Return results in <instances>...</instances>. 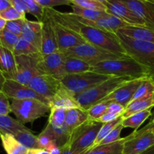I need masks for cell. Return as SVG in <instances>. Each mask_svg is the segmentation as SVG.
<instances>
[{"mask_svg": "<svg viewBox=\"0 0 154 154\" xmlns=\"http://www.w3.org/2000/svg\"><path fill=\"white\" fill-rule=\"evenodd\" d=\"M145 23L146 26L154 29V3L139 0H120Z\"/></svg>", "mask_w": 154, "mask_h": 154, "instance_id": "17", "label": "cell"}, {"mask_svg": "<svg viewBox=\"0 0 154 154\" xmlns=\"http://www.w3.org/2000/svg\"><path fill=\"white\" fill-rule=\"evenodd\" d=\"M103 124L99 120L90 118L74 129L68 142L70 150L74 152L83 153L91 148Z\"/></svg>", "mask_w": 154, "mask_h": 154, "instance_id": "4", "label": "cell"}, {"mask_svg": "<svg viewBox=\"0 0 154 154\" xmlns=\"http://www.w3.org/2000/svg\"><path fill=\"white\" fill-rule=\"evenodd\" d=\"M41 57L42 53L32 55L15 56L17 73L14 81L28 85L33 77L44 75L41 66Z\"/></svg>", "mask_w": 154, "mask_h": 154, "instance_id": "9", "label": "cell"}, {"mask_svg": "<svg viewBox=\"0 0 154 154\" xmlns=\"http://www.w3.org/2000/svg\"><path fill=\"white\" fill-rule=\"evenodd\" d=\"M66 111L67 110L63 108H57V107L51 108L48 123L54 128H59V129L66 126Z\"/></svg>", "mask_w": 154, "mask_h": 154, "instance_id": "31", "label": "cell"}, {"mask_svg": "<svg viewBox=\"0 0 154 154\" xmlns=\"http://www.w3.org/2000/svg\"><path fill=\"white\" fill-rule=\"evenodd\" d=\"M141 154H154V144L150 147H149L145 151L143 152Z\"/></svg>", "mask_w": 154, "mask_h": 154, "instance_id": "56", "label": "cell"}, {"mask_svg": "<svg viewBox=\"0 0 154 154\" xmlns=\"http://www.w3.org/2000/svg\"><path fill=\"white\" fill-rule=\"evenodd\" d=\"M90 119L88 113L81 108H75L66 111V124L69 132L71 133L81 124Z\"/></svg>", "mask_w": 154, "mask_h": 154, "instance_id": "23", "label": "cell"}, {"mask_svg": "<svg viewBox=\"0 0 154 154\" xmlns=\"http://www.w3.org/2000/svg\"><path fill=\"white\" fill-rule=\"evenodd\" d=\"M62 147H59L57 146H54L52 148L48 150L50 154H61L62 153Z\"/></svg>", "mask_w": 154, "mask_h": 154, "instance_id": "52", "label": "cell"}, {"mask_svg": "<svg viewBox=\"0 0 154 154\" xmlns=\"http://www.w3.org/2000/svg\"><path fill=\"white\" fill-rule=\"evenodd\" d=\"M63 108L65 109L80 108L76 98L62 84L51 102V108Z\"/></svg>", "mask_w": 154, "mask_h": 154, "instance_id": "20", "label": "cell"}, {"mask_svg": "<svg viewBox=\"0 0 154 154\" xmlns=\"http://www.w3.org/2000/svg\"><path fill=\"white\" fill-rule=\"evenodd\" d=\"M96 1H97V2H102V3H103L104 5H105V3L111 1V0H96Z\"/></svg>", "mask_w": 154, "mask_h": 154, "instance_id": "57", "label": "cell"}, {"mask_svg": "<svg viewBox=\"0 0 154 154\" xmlns=\"http://www.w3.org/2000/svg\"><path fill=\"white\" fill-rule=\"evenodd\" d=\"M26 154H50L48 150L45 149H29Z\"/></svg>", "mask_w": 154, "mask_h": 154, "instance_id": "50", "label": "cell"}, {"mask_svg": "<svg viewBox=\"0 0 154 154\" xmlns=\"http://www.w3.org/2000/svg\"><path fill=\"white\" fill-rule=\"evenodd\" d=\"M142 129H144V130H150V132H151L154 135V124L153 125L147 124L144 128H142Z\"/></svg>", "mask_w": 154, "mask_h": 154, "instance_id": "55", "label": "cell"}, {"mask_svg": "<svg viewBox=\"0 0 154 154\" xmlns=\"http://www.w3.org/2000/svg\"><path fill=\"white\" fill-rule=\"evenodd\" d=\"M27 130L29 129L9 115L0 114V134H11L14 135L21 131Z\"/></svg>", "mask_w": 154, "mask_h": 154, "instance_id": "28", "label": "cell"}, {"mask_svg": "<svg viewBox=\"0 0 154 154\" xmlns=\"http://www.w3.org/2000/svg\"><path fill=\"white\" fill-rule=\"evenodd\" d=\"M44 8H54L60 5H72V2L69 0H35Z\"/></svg>", "mask_w": 154, "mask_h": 154, "instance_id": "44", "label": "cell"}, {"mask_svg": "<svg viewBox=\"0 0 154 154\" xmlns=\"http://www.w3.org/2000/svg\"><path fill=\"white\" fill-rule=\"evenodd\" d=\"M0 17H2L3 19L5 20L6 21H11V20H15L22 19V18H26V15L23 14L20 11H18L14 7L11 6L5 11L2 12L0 14Z\"/></svg>", "mask_w": 154, "mask_h": 154, "instance_id": "43", "label": "cell"}, {"mask_svg": "<svg viewBox=\"0 0 154 154\" xmlns=\"http://www.w3.org/2000/svg\"><path fill=\"white\" fill-rule=\"evenodd\" d=\"M120 117H121V115H117V114H111V113L107 112L106 114H104V115L98 120L102 122V123H108V122L114 121V120H115L116 119L119 118Z\"/></svg>", "mask_w": 154, "mask_h": 154, "instance_id": "48", "label": "cell"}, {"mask_svg": "<svg viewBox=\"0 0 154 154\" xmlns=\"http://www.w3.org/2000/svg\"><path fill=\"white\" fill-rule=\"evenodd\" d=\"M19 38V36L5 29L4 30L0 32V46L13 52Z\"/></svg>", "mask_w": 154, "mask_h": 154, "instance_id": "36", "label": "cell"}, {"mask_svg": "<svg viewBox=\"0 0 154 154\" xmlns=\"http://www.w3.org/2000/svg\"><path fill=\"white\" fill-rule=\"evenodd\" d=\"M11 5L8 0H0V14L10 8Z\"/></svg>", "mask_w": 154, "mask_h": 154, "instance_id": "49", "label": "cell"}, {"mask_svg": "<svg viewBox=\"0 0 154 154\" xmlns=\"http://www.w3.org/2000/svg\"><path fill=\"white\" fill-rule=\"evenodd\" d=\"M105 5L107 8L108 13L114 15L129 25L146 26L144 20L120 0H111L105 3Z\"/></svg>", "mask_w": 154, "mask_h": 154, "instance_id": "16", "label": "cell"}, {"mask_svg": "<svg viewBox=\"0 0 154 154\" xmlns=\"http://www.w3.org/2000/svg\"><path fill=\"white\" fill-rule=\"evenodd\" d=\"M109 103L105 102H101L92 106L90 109L87 110L89 117L92 120H98L107 113L108 107Z\"/></svg>", "mask_w": 154, "mask_h": 154, "instance_id": "40", "label": "cell"}, {"mask_svg": "<svg viewBox=\"0 0 154 154\" xmlns=\"http://www.w3.org/2000/svg\"><path fill=\"white\" fill-rule=\"evenodd\" d=\"M27 8V13L37 18L38 21L42 22L45 17V8L38 4L35 0H23Z\"/></svg>", "mask_w": 154, "mask_h": 154, "instance_id": "38", "label": "cell"}, {"mask_svg": "<svg viewBox=\"0 0 154 154\" xmlns=\"http://www.w3.org/2000/svg\"><path fill=\"white\" fill-rule=\"evenodd\" d=\"M14 136L22 145H23L28 150L29 149L41 148L38 136L32 134V132L30 130L21 131V132L15 134Z\"/></svg>", "mask_w": 154, "mask_h": 154, "instance_id": "30", "label": "cell"}, {"mask_svg": "<svg viewBox=\"0 0 154 154\" xmlns=\"http://www.w3.org/2000/svg\"><path fill=\"white\" fill-rule=\"evenodd\" d=\"M11 112V109L9 99L2 92H0V114L8 115Z\"/></svg>", "mask_w": 154, "mask_h": 154, "instance_id": "45", "label": "cell"}, {"mask_svg": "<svg viewBox=\"0 0 154 154\" xmlns=\"http://www.w3.org/2000/svg\"><path fill=\"white\" fill-rule=\"evenodd\" d=\"M6 23H7V21L0 17V32H2V30L5 29L6 26Z\"/></svg>", "mask_w": 154, "mask_h": 154, "instance_id": "54", "label": "cell"}, {"mask_svg": "<svg viewBox=\"0 0 154 154\" xmlns=\"http://www.w3.org/2000/svg\"><path fill=\"white\" fill-rule=\"evenodd\" d=\"M5 81H6L5 77L4 74H3V72H2V70L0 69V92H2V90L3 86H4V84L5 82Z\"/></svg>", "mask_w": 154, "mask_h": 154, "instance_id": "53", "label": "cell"}, {"mask_svg": "<svg viewBox=\"0 0 154 154\" xmlns=\"http://www.w3.org/2000/svg\"><path fill=\"white\" fill-rule=\"evenodd\" d=\"M121 123H119L111 132H110V133L108 134L106 137H105L104 139L99 143V145H104V144H111V143H114L115 142V141H117L118 140H120V138H120V134H121L122 130L123 129V126Z\"/></svg>", "mask_w": 154, "mask_h": 154, "instance_id": "41", "label": "cell"}, {"mask_svg": "<svg viewBox=\"0 0 154 154\" xmlns=\"http://www.w3.org/2000/svg\"><path fill=\"white\" fill-rule=\"evenodd\" d=\"M45 12L60 25L79 34L87 43L113 53L128 55L115 33L82 23L75 19L72 13H63L54 8H45Z\"/></svg>", "mask_w": 154, "mask_h": 154, "instance_id": "1", "label": "cell"}, {"mask_svg": "<svg viewBox=\"0 0 154 154\" xmlns=\"http://www.w3.org/2000/svg\"><path fill=\"white\" fill-rule=\"evenodd\" d=\"M153 93H154V80L152 78H146L136 90L132 101L145 97Z\"/></svg>", "mask_w": 154, "mask_h": 154, "instance_id": "35", "label": "cell"}, {"mask_svg": "<svg viewBox=\"0 0 154 154\" xmlns=\"http://www.w3.org/2000/svg\"><path fill=\"white\" fill-rule=\"evenodd\" d=\"M112 76L94 72H86L66 75L61 83L75 98L86 90L98 85Z\"/></svg>", "mask_w": 154, "mask_h": 154, "instance_id": "8", "label": "cell"}, {"mask_svg": "<svg viewBox=\"0 0 154 154\" xmlns=\"http://www.w3.org/2000/svg\"><path fill=\"white\" fill-rule=\"evenodd\" d=\"M26 18H22V19L15 20H11L7 21L5 26V29L8 30L11 32L14 33L16 35L20 37L21 32H22L23 26L24 22H25Z\"/></svg>", "mask_w": 154, "mask_h": 154, "instance_id": "42", "label": "cell"}, {"mask_svg": "<svg viewBox=\"0 0 154 154\" xmlns=\"http://www.w3.org/2000/svg\"><path fill=\"white\" fill-rule=\"evenodd\" d=\"M64 60V54L60 51L49 54H42L41 66L42 72L61 81L66 75Z\"/></svg>", "mask_w": 154, "mask_h": 154, "instance_id": "14", "label": "cell"}, {"mask_svg": "<svg viewBox=\"0 0 154 154\" xmlns=\"http://www.w3.org/2000/svg\"><path fill=\"white\" fill-rule=\"evenodd\" d=\"M72 8L73 12L72 13L78 16L81 17L84 19L89 20L96 21L100 18L103 17L108 14L106 11H100L91 10V9L84 8L79 7L78 5L72 4Z\"/></svg>", "mask_w": 154, "mask_h": 154, "instance_id": "33", "label": "cell"}, {"mask_svg": "<svg viewBox=\"0 0 154 154\" xmlns=\"http://www.w3.org/2000/svg\"><path fill=\"white\" fill-rule=\"evenodd\" d=\"M122 120H123V117L121 116V117L116 119V120H114V121L104 123L103 126H102V128H101L100 130H99L97 137H96V141H95L94 144H93V146L92 147H96V146L99 145V143L104 139V138L106 137L107 135L110 133V132H111V131H112L113 129H114V128L119 124V123H121Z\"/></svg>", "mask_w": 154, "mask_h": 154, "instance_id": "37", "label": "cell"}, {"mask_svg": "<svg viewBox=\"0 0 154 154\" xmlns=\"http://www.w3.org/2000/svg\"><path fill=\"white\" fill-rule=\"evenodd\" d=\"M61 85V81L51 75H35L29 82L28 86L35 93L51 102L53 97Z\"/></svg>", "mask_w": 154, "mask_h": 154, "instance_id": "12", "label": "cell"}, {"mask_svg": "<svg viewBox=\"0 0 154 154\" xmlns=\"http://www.w3.org/2000/svg\"><path fill=\"white\" fill-rule=\"evenodd\" d=\"M148 124H150V125H153L154 124V116H153V119H152L151 121H150V123H148Z\"/></svg>", "mask_w": 154, "mask_h": 154, "instance_id": "59", "label": "cell"}, {"mask_svg": "<svg viewBox=\"0 0 154 154\" xmlns=\"http://www.w3.org/2000/svg\"><path fill=\"white\" fill-rule=\"evenodd\" d=\"M144 79V78H139V79L127 81L125 84L117 87L114 91L110 93L101 102H108V103L115 102V103L120 104L126 108L132 100L135 92L138 90Z\"/></svg>", "mask_w": 154, "mask_h": 154, "instance_id": "13", "label": "cell"}, {"mask_svg": "<svg viewBox=\"0 0 154 154\" xmlns=\"http://www.w3.org/2000/svg\"><path fill=\"white\" fill-rule=\"evenodd\" d=\"M8 1L11 2V5L14 7L18 11L26 15V14L27 13V8L23 0H8Z\"/></svg>", "mask_w": 154, "mask_h": 154, "instance_id": "47", "label": "cell"}, {"mask_svg": "<svg viewBox=\"0 0 154 154\" xmlns=\"http://www.w3.org/2000/svg\"><path fill=\"white\" fill-rule=\"evenodd\" d=\"M51 19L52 20L53 26H54L56 38H57V45H58L59 51L60 52H64L65 51L75 48L78 45L87 43L79 34L60 25V23L54 21L51 17Z\"/></svg>", "mask_w": 154, "mask_h": 154, "instance_id": "15", "label": "cell"}, {"mask_svg": "<svg viewBox=\"0 0 154 154\" xmlns=\"http://www.w3.org/2000/svg\"><path fill=\"white\" fill-rule=\"evenodd\" d=\"M69 1H71V2H72V0H69Z\"/></svg>", "mask_w": 154, "mask_h": 154, "instance_id": "60", "label": "cell"}, {"mask_svg": "<svg viewBox=\"0 0 154 154\" xmlns=\"http://www.w3.org/2000/svg\"><path fill=\"white\" fill-rule=\"evenodd\" d=\"M62 53H63L65 56L81 59L91 65L92 66L107 60H119V59L129 57V56L128 55L113 53L108 50L89 43L78 45L75 48H71Z\"/></svg>", "mask_w": 154, "mask_h": 154, "instance_id": "7", "label": "cell"}, {"mask_svg": "<svg viewBox=\"0 0 154 154\" xmlns=\"http://www.w3.org/2000/svg\"><path fill=\"white\" fill-rule=\"evenodd\" d=\"M117 32L136 40L154 43V29L148 27L129 25L119 29Z\"/></svg>", "mask_w": 154, "mask_h": 154, "instance_id": "22", "label": "cell"}, {"mask_svg": "<svg viewBox=\"0 0 154 154\" xmlns=\"http://www.w3.org/2000/svg\"><path fill=\"white\" fill-rule=\"evenodd\" d=\"M72 4L84 8L107 12L106 6L103 3L99 2L96 0H72Z\"/></svg>", "mask_w": 154, "mask_h": 154, "instance_id": "39", "label": "cell"}, {"mask_svg": "<svg viewBox=\"0 0 154 154\" xmlns=\"http://www.w3.org/2000/svg\"><path fill=\"white\" fill-rule=\"evenodd\" d=\"M62 153L61 154H81L82 153H78V152H74V151H72V150H70V148H69V144H66V145L63 146V147H62Z\"/></svg>", "mask_w": 154, "mask_h": 154, "instance_id": "51", "label": "cell"}, {"mask_svg": "<svg viewBox=\"0 0 154 154\" xmlns=\"http://www.w3.org/2000/svg\"><path fill=\"white\" fill-rule=\"evenodd\" d=\"M11 113L22 124L33 123L51 111V106L36 99H11Z\"/></svg>", "mask_w": 154, "mask_h": 154, "instance_id": "6", "label": "cell"}, {"mask_svg": "<svg viewBox=\"0 0 154 154\" xmlns=\"http://www.w3.org/2000/svg\"><path fill=\"white\" fill-rule=\"evenodd\" d=\"M42 27L43 23L40 21H32L26 19L23 26L21 36L34 45L41 52L42 48Z\"/></svg>", "mask_w": 154, "mask_h": 154, "instance_id": "19", "label": "cell"}, {"mask_svg": "<svg viewBox=\"0 0 154 154\" xmlns=\"http://www.w3.org/2000/svg\"><path fill=\"white\" fill-rule=\"evenodd\" d=\"M38 53H41L38 49H37L34 45H32L26 39L23 38L22 37H20L13 51V54L14 56L32 55V54H38Z\"/></svg>", "mask_w": 154, "mask_h": 154, "instance_id": "34", "label": "cell"}, {"mask_svg": "<svg viewBox=\"0 0 154 154\" xmlns=\"http://www.w3.org/2000/svg\"><path fill=\"white\" fill-rule=\"evenodd\" d=\"M0 139L7 154H26L28 149L22 145L11 134H0Z\"/></svg>", "mask_w": 154, "mask_h": 154, "instance_id": "27", "label": "cell"}, {"mask_svg": "<svg viewBox=\"0 0 154 154\" xmlns=\"http://www.w3.org/2000/svg\"><path fill=\"white\" fill-rule=\"evenodd\" d=\"M125 141L126 137L121 138L117 141L111 144L92 147L81 154H123V144Z\"/></svg>", "mask_w": 154, "mask_h": 154, "instance_id": "26", "label": "cell"}, {"mask_svg": "<svg viewBox=\"0 0 154 154\" xmlns=\"http://www.w3.org/2000/svg\"><path fill=\"white\" fill-rule=\"evenodd\" d=\"M91 71L108 76L126 78L129 81L150 78L149 69L130 57L102 62L92 66Z\"/></svg>", "mask_w": 154, "mask_h": 154, "instance_id": "2", "label": "cell"}, {"mask_svg": "<svg viewBox=\"0 0 154 154\" xmlns=\"http://www.w3.org/2000/svg\"><path fill=\"white\" fill-rule=\"evenodd\" d=\"M3 93L8 99H36L51 106L48 99L38 94L28 85H24L14 80L6 79L3 86Z\"/></svg>", "mask_w": 154, "mask_h": 154, "instance_id": "11", "label": "cell"}, {"mask_svg": "<svg viewBox=\"0 0 154 154\" xmlns=\"http://www.w3.org/2000/svg\"><path fill=\"white\" fill-rule=\"evenodd\" d=\"M151 115L152 108H150L132 114L126 118H123L121 123L123 128H132L135 129V131H137L144 122Z\"/></svg>", "mask_w": 154, "mask_h": 154, "instance_id": "29", "label": "cell"}, {"mask_svg": "<svg viewBox=\"0 0 154 154\" xmlns=\"http://www.w3.org/2000/svg\"><path fill=\"white\" fill-rule=\"evenodd\" d=\"M128 55L149 69L154 80V43L136 40L121 33H116Z\"/></svg>", "mask_w": 154, "mask_h": 154, "instance_id": "3", "label": "cell"}, {"mask_svg": "<svg viewBox=\"0 0 154 154\" xmlns=\"http://www.w3.org/2000/svg\"><path fill=\"white\" fill-rule=\"evenodd\" d=\"M127 81H129V80L112 76L98 85L86 90L76 97L80 108L87 111Z\"/></svg>", "mask_w": 154, "mask_h": 154, "instance_id": "5", "label": "cell"}, {"mask_svg": "<svg viewBox=\"0 0 154 154\" xmlns=\"http://www.w3.org/2000/svg\"><path fill=\"white\" fill-rule=\"evenodd\" d=\"M154 144V135L150 130L134 131L126 137L123 154H141Z\"/></svg>", "mask_w": 154, "mask_h": 154, "instance_id": "10", "label": "cell"}, {"mask_svg": "<svg viewBox=\"0 0 154 154\" xmlns=\"http://www.w3.org/2000/svg\"><path fill=\"white\" fill-rule=\"evenodd\" d=\"M38 138L41 148L45 149L48 151L54 146H57L52 128L49 123L45 127V129L38 135Z\"/></svg>", "mask_w": 154, "mask_h": 154, "instance_id": "32", "label": "cell"}, {"mask_svg": "<svg viewBox=\"0 0 154 154\" xmlns=\"http://www.w3.org/2000/svg\"><path fill=\"white\" fill-rule=\"evenodd\" d=\"M154 107V93L150 94L145 97L132 101L125 108L123 112V118L129 117L134 114L144 111V110L153 108Z\"/></svg>", "mask_w": 154, "mask_h": 154, "instance_id": "24", "label": "cell"}, {"mask_svg": "<svg viewBox=\"0 0 154 154\" xmlns=\"http://www.w3.org/2000/svg\"><path fill=\"white\" fill-rule=\"evenodd\" d=\"M139 1H142V2H149L154 3V0H139Z\"/></svg>", "mask_w": 154, "mask_h": 154, "instance_id": "58", "label": "cell"}, {"mask_svg": "<svg viewBox=\"0 0 154 154\" xmlns=\"http://www.w3.org/2000/svg\"><path fill=\"white\" fill-rule=\"evenodd\" d=\"M124 111L125 107H123V105H120L118 103H115V102H111L108 105L107 112L122 116L123 112H124Z\"/></svg>", "mask_w": 154, "mask_h": 154, "instance_id": "46", "label": "cell"}, {"mask_svg": "<svg viewBox=\"0 0 154 154\" xmlns=\"http://www.w3.org/2000/svg\"><path fill=\"white\" fill-rule=\"evenodd\" d=\"M0 69L6 79L14 80L17 73L15 56L13 52L0 46Z\"/></svg>", "mask_w": 154, "mask_h": 154, "instance_id": "21", "label": "cell"}, {"mask_svg": "<svg viewBox=\"0 0 154 154\" xmlns=\"http://www.w3.org/2000/svg\"><path fill=\"white\" fill-rule=\"evenodd\" d=\"M42 23H43V27H42L41 53L43 54H49L59 51L52 20L45 13V11Z\"/></svg>", "mask_w": 154, "mask_h": 154, "instance_id": "18", "label": "cell"}, {"mask_svg": "<svg viewBox=\"0 0 154 154\" xmlns=\"http://www.w3.org/2000/svg\"><path fill=\"white\" fill-rule=\"evenodd\" d=\"M64 66L66 75L90 72L92 69L91 65L84 60L69 56H65Z\"/></svg>", "mask_w": 154, "mask_h": 154, "instance_id": "25", "label": "cell"}]
</instances>
